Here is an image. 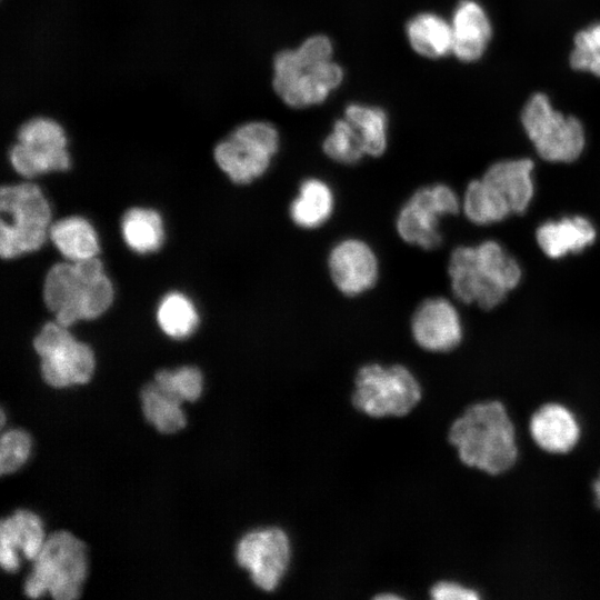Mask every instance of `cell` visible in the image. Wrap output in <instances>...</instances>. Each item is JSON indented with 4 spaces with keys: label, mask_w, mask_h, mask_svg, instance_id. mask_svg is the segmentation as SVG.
Instances as JSON below:
<instances>
[{
    "label": "cell",
    "mask_w": 600,
    "mask_h": 600,
    "mask_svg": "<svg viewBox=\"0 0 600 600\" xmlns=\"http://www.w3.org/2000/svg\"><path fill=\"white\" fill-rule=\"evenodd\" d=\"M429 594L433 600H481L478 589L461 580L442 579L434 582Z\"/></svg>",
    "instance_id": "34"
},
{
    "label": "cell",
    "mask_w": 600,
    "mask_h": 600,
    "mask_svg": "<svg viewBox=\"0 0 600 600\" xmlns=\"http://www.w3.org/2000/svg\"><path fill=\"white\" fill-rule=\"evenodd\" d=\"M521 122L538 156L546 161L572 162L584 149L582 123L553 109L543 93H536L527 101Z\"/></svg>",
    "instance_id": "9"
},
{
    "label": "cell",
    "mask_w": 600,
    "mask_h": 600,
    "mask_svg": "<svg viewBox=\"0 0 600 600\" xmlns=\"http://www.w3.org/2000/svg\"><path fill=\"white\" fill-rule=\"evenodd\" d=\"M292 556L284 530L266 527L246 533L237 544L236 559L252 582L263 591H273L281 583Z\"/></svg>",
    "instance_id": "12"
},
{
    "label": "cell",
    "mask_w": 600,
    "mask_h": 600,
    "mask_svg": "<svg viewBox=\"0 0 600 600\" xmlns=\"http://www.w3.org/2000/svg\"><path fill=\"white\" fill-rule=\"evenodd\" d=\"M40 518L31 511L19 510L0 524V546L20 550L29 560H36L44 543Z\"/></svg>",
    "instance_id": "24"
},
{
    "label": "cell",
    "mask_w": 600,
    "mask_h": 600,
    "mask_svg": "<svg viewBox=\"0 0 600 600\" xmlns=\"http://www.w3.org/2000/svg\"><path fill=\"white\" fill-rule=\"evenodd\" d=\"M50 237L60 252L72 261L92 258L99 250L93 228L80 217H70L53 223Z\"/></svg>",
    "instance_id": "26"
},
{
    "label": "cell",
    "mask_w": 600,
    "mask_h": 600,
    "mask_svg": "<svg viewBox=\"0 0 600 600\" xmlns=\"http://www.w3.org/2000/svg\"><path fill=\"white\" fill-rule=\"evenodd\" d=\"M31 439L22 430H10L3 433L0 442V470L10 473L19 469L28 459Z\"/></svg>",
    "instance_id": "33"
},
{
    "label": "cell",
    "mask_w": 600,
    "mask_h": 600,
    "mask_svg": "<svg viewBox=\"0 0 600 600\" xmlns=\"http://www.w3.org/2000/svg\"><path fill=\"white\" fill-rule=\"evenodd\" d=\"M447 441L461 464L493 476L510 470L520 453L516 422L498 399L467 406L450 422Z\"/></svg>",
    "instance_id": "1"
},
{
    "label": "cell",
    "mask_w": 600,
    "mask_h": 600,
    "mask_svg": "<svg viewBox=\"0 0 600 600\" xmlns=\"http://www.w3.org/2000/svg\"><path fill=\"white\" fill-rule=\"evenodd\" d=\"M343 117L353 126L364 147L367 157L379 158L388 148V117L374 106L350 103Z\"/></svg>",
    "instance_id": "25"
},
{
    "label": "cell",
    "mask_w": 600,
    "mask_h": 600,
    "mask_svg": "<svg viewBox=\"0 0 600 600\" xmlns=\"http://www.w3.org/2000/svg\"><path fill=\"white\" fill-rule=\"evenodd\" d=\"M326 266L332 286L347 298L366 294L380 279L381 264L376 249L356 236L333 242L328 250Z\"/></svg>",
    "instance_id": "13"
},
{
    "label": "cell",
    "mask_w": 600,
    "mask_h": 600,
    "mask_svg": "<svg viewBox=\"0 0 600 600\" xmlns=\"http://www.w3.org/2000/svg\"><path fill=\"white\" fill-rule=\"evenodd\" d=\"M573 43L574 47L570 54L571 67L600 78V22L580 30L576 34Z\"/></svg>",
    "instance_id": "32"
},
{
    "label": "cell",
    "mask_w": 600,
    "mask_h": 600,
    "mask_svg": "<svg viewBox=\"0 0 600 600\" xmlns=\"http://www.w3.org/2000/svg\"><path fill=\"white\" fill-rule=\"evenodd\" d=\"M17 140L10 149L9 158L21 176L31 178L70 167L67 136L57 120L44 116L30 118L19 127Z\"/></svg>",
    "instance_id": "10"
},
{
    "label": "cell",
    "mask_w": 600,
    "mask_h": 600,
    "mask_svg": "<svg viewBox=\"0 0 600 600\" xmlns=\"http://www.w3.org/2000/svg\"><path fill=\"white\" fill-rule=\"evenodd\" d=\"M321 148L328 159L343 166L357 164L367 157L361 138L344 117L334 121Z\"/></svg>",
    "instance_id": "29"
},
{
    "label": "cell",
    "mask_w": 600,
    "mask_h": 600,
    "mask_svg": "<svg viewBox=\"0 0 600 600\" xmlns=\"http://www.w3.org/2000/svg\"><path fill=\"white\" fill-rule=\"evenodd\" d=\"M447 270L451 293L461 303L491 310L501 304L508 296L480 270L476 261L474 246L456 247L449 256Z\"/></svg>",
    "instance_id": "16"
},
{
    "label": "cell",
    "mask_w": 600,
    "mask_h": 600,
    "mask_svg": "<svg viewBox=\"0 0 600 600\" xmlns=\"http://www.w3.org/2000/svg\"><path fill=\"white\" fill-rule=\"evenodd\" d=\"M41 357V373L44 381L57 388L90 380L94 370L91 348L78 342L58 322L44 324L33 341Z\"/></svg>",
    "instance_id": "11"
},
{
    "label": "cell",
    "mask_w": 600,
    "mask_h": 600,
    "mask_svg": "<svg viewBox=\"0 0 600 600\" xmlns=\"http://www.w3.org/2000/svg\"><path fill=\"white\" fill-rule=\"evenodd\" d=\"M460 211L461 198L452 187L442 182L422 186L398 209L394 230L404 243L432 251L443 241L441 220Z\"/></svg>",
    "instance_id": "7"
},
{
    "label": "cell",
    "mask_w": 600,
    "mask_h": 600,
    "mask_svg": "<svg viewBox=\"0 0 600 600\" xmlns=\"http://www.w3.org/2000/svg\"><path fill=\"white\" fill-rule=\"evenodd\" d=\"M88 569L86 546L67 531L50 534L24 583L30 598L49 592L57 600L79 597Z\"/></svg>",
    "instance_id": "5"
},
{
    "label": "cell",
    "mask_w": 600,
    "mask_h": 600,
    "mask_svg": "<svg viewBox=\"0 0 600 600\" xmlns=\"http://www.w3.org/2000/svg\"><path fill=\"white\" fill-rule=\"evenodd\" d=\"M376 599H380V600H387V599H390V600H394V599H402L401 596L399 594H396V593H379L378 596L374 597Z\"/></svg>",
    "instance_id": "36"
},
{
    "label": "cell",
    "mask_w": 600,
    "mask_h": 600,
    "mask_svg": "<svg viewBox=\"0 0 600 600\" xmlns=\"http://www.w3.org/2000/svg\"><path fill=\"white\" fill-rule=\"evenodd\" d=\"M0 209L12 218V223L1 219L0 253L3 259L39 249L46 239L51 211L38 186L26 182L2 187Z\"/></svg>",
    "instance_id": "8"
},
{
    "label": "cell",
    "mask_w": 600,
    "mask_h": 600,
    "mask_svg": "<svg viewBox=\"0 0 600 600\" xmlns=\"http://www.w3.org/2000/svg\"><path fill=\"white\" fill-rule=\"evenodd\" d=\"M157 318L162 331L176 339L186 338L192 333L198 323L193 304L179 292H170L162 298Z\"/></svg>",
    "instance_id": "30"
},
{
    "label": "cell",
    "mask_w": 600,
    "mask_h": 600,
    "mask_svg": "<svg viewBox=\"0 0 600 600\" xmlns=\"http://www.w3.org/2000/svg\"><path fill=\"white\" fill-rule=\"evenodd\" d=\"M528 433L539 450L559 456L576 449L582 437V426L569 406L546 401L531 413Z\"/></svg>",
    "instance_id": "15"
},
{
    "label": "cell",
    "mask_w": 600,
    "mask_h": 600,
    "mask_svg": "<svg viewBox=\"0 0 600 600\" xmlns=\"http://www.w3.org/2000/svg\"><path fill=\"white\" fill-rule=\"evenodd\" d=\"M451 28L452 53L463 62L482 57L491 38V23L483 8L474 0H461L454 8Z\"/></svg>",
    "instance_id": "20"
},
{
    "label": "cell",
    "mask_w": 600,
    "mask_h": 600,
    "mask_svg": "<svg viewBox=\"0 0 600 600\" xmlns=\"http://www.w3.org/2000/svg\"><path fill=\"white\" fill-rule=\"evenodd\" d=\"M121 227L124 241L139 253L156 251L162 243L161 218L154 210L132 208L124 213Z\"/></svg>",
    "instance_id": "27"
},
{
    "label": "cell",
    "mask_w": 600,
    "mask_h": 600,
    "mask_svg": "<svg viewBox=\"0 0 600 600\" xmlns=\"http://www.w3.org/2000/svg\"><path fill=\"white\" fill-rule=\"evenodd\" d=\"M596 239L597 229L592 221L579 214L547 220L536 230L537 244L550 259L579 253L592 246Z\"/></svg>",
    "instance_id": "18"
},
{
    "label": "cell",
    "mask_w": 600,
    "mask_h": 600,
    "mask_svg": "<svg viewBox=\"0 0 600 600\" xmlns=\"http://www.w3.org/2000/svg\"><path fill=\"white\" fill-rule=\"evenodd\" d=\"M332 56V41L323 34L311 36L298 48L278 52L272 77L278 97L296 109L326 101L343 80V70Z\"/></svg>",
    "instance_id": "2"
},
{
    "label": "cell",
    "mask_w": 600,
    "mask_h": 600,
    "mask_svg": "<svg viewBox=\"0 0 600 600\" xmlns=\"http://www.w3.org/2000/svg\"><path fill=\"white\" fill-rule=\"evenodd\" d=\"M421 398L419 380L401 363L370 362L356 373L352 404L372 418L406 416Z\"/></svg>",
    "instance_id": "4"
},
{
    "label": "cell",
    "mask_w": 600,
    "mask_h": 600,
    "mask_svg": "<svg viewBox=\"0 0 600 600\" xmlns=\"http://www.w3.org/2000/svg\"><path fill=\"white\" fill-rule=\"evenodd\" d=\"M113 299V288L96 257L57 263L47 273L43 300L57 322L68 327L103 313Z\"/></svg>",
    "instance_id": "3"
},
{
    "label": "cell",
    "mask_w": 600,
    "mask_h": 600,
    "mask_svg": "<svg viewBox=\"0 0 600 600\" xmlns=\"http://www.w3.org/2000/svg\"><path fill=\"white\" fill-rule=\"evenodd\" d=\"M154 383L179 402L196 401L202 392V374L194 367H182L176 371L161 370Z\"/></svg>",
    "instance_id": "31"
},
{
    "label": "cell",
    "mask_w": 600,
    "mask_h": 600,
    "mask_svg": "<svg viewBox=\"0 0 600 600\" xmlns=\"http://www.w3.org/2000/svg\"><path fill=\"white\" fill-rule=\"evenodd\" d=\"M336 207L337 197L331 183L310 176L299 182L288 206V217L294 227L313 231L331 220Z\"/></svg>",
    "instance_id": "17"
},
{
    "label": "cell",
    "mask_w": 600,
    "mask_h": 600,
    "mask_svg": "<svg viewBox=\"0 0 600 600\" xmlns=\"http://www.w3.org/2000/svg\"><path fill=\"white\" fill-rule=\"evenodd\" d=\"M142 410L160 432L173 433L186 426L181 402L166 394L154 382L142 390Z\"/></svg>",
    "instance_id": "28"
},
{
    "label": "cell",
    "mask_w": 600,
    "mask_h": 600,
    "mask_svg": "<svg viewBox=\"0 0 600 600\" xmlns=\"http://www.w3.org/2000/svg\"><path fill=\"white\" fill-rule=\"evenodd\" d=\"M591 492L593 497L594 504L600 510V470L593 478L591 482Z\"/></svg>",
    "instance_id": "35"
},
{
    "label": "cell",
    "mask_w": 600,
    "mask_h": 600,
    "mask_svg": "<svg viewBox=\"0 0 600 600\" xmlns=\"http://www.w3.org/2000/svg\"><path fill=\"white\" fill-rule=\"evenodd\" d=\"M406 33L411 48L421 57L438 59L452 52L451 23L437 13L416 14L407 23Z\"/></svg>",
    "instance_id": "21"
},
{
    "label": "cell",
    "mask_w": 600,
    "mask_h": 600,
    "mask_svg": "<svg viewBox=\"0 0 600 600\" xmlns=\"http://www.w3.org/2000/svg\"><path fill=\"white\" fill-rule=\"evenodd\" d=\"M461 211L477 226L497 223L512 214L506 200L482 178L468 182L461 197Z\"/></svg>",
    "instance_id": "22"
},
{
    "label": "cell",
    "mask_w": 600,
    "mask_h": 600,
    "mask_svg": "<svg viewBox=\"0 0 600 600\" xmlns=\"http://www.w3.org/2000/svg\"><path fill=\"white\" fill-rule=\"evenodd\" d=\"M474 256L486 277L507 293L521 282L520 263L497 240L488 239L474 246Z\"/></svg>",
    "instance_id": "23"
},
{
    "label": "cell",
    "mask_w": 600,
    "mask_h": 600,
    "mask_svg": "<svg viewBox=\"0 0 600 600\" xmlns=\"http://www.w3.org/2000/svg\"><path fill=\"white\" fill-rule=\"evenodd\" d=\"M533 169L531 159H503L489 166L481 178L506 200L512 214H522L534 197Z\"/></svg>",
    "instance_id": "19"
},
{
    "label": "cell",
    "mask_w": 600,
    "mask_h": 600,
    "mask_svg": "<svg viewBox=\"0 0 600 600\" xmlns=\"http://www.w3.org/2000/svg\"><path fill=\"white\" fill-rule=\"evenodd\" d=\"M409 330L413 342L432 353L456 350L464 336L459 309L442 296L427 297L417 304L410 316Z\"/></svg>",
    "instance_id": "14"
},
{
    "label": "cell",
    "mask_w": 600,
    "mask_h": 600,
    "mask_svg": "<svg viewBox=\"0 0 600 600\" xmlns=\"http://www.w3.org/2000/svg\"><path fill=\"white\" fill-rule=\"evenodd\" d=\"M280 133L268 121H248L234 128L213 150L219 168L237 184L263 177L280 149Z\"/></svg>",
    "instance_id": "6"
}]
</instances>
